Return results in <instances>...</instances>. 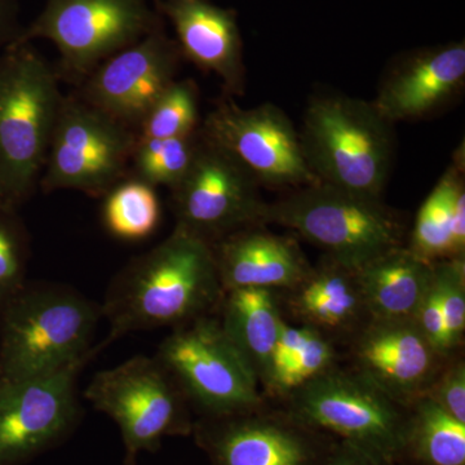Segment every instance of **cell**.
I'll return each mask as SVG.
<instances>
[{
  "instance_id": "cell-11",
  "label": "cell",
  "mask_w": 465,
  "mask_h": 465,
  "mask_svg": "<svg viewBox=\"0 0 465 465\" xmlns=\"http://www.w3.org/2000/svg\"><path fill=\"white\" fill-rule=\"evenodd\" d=\"M200 131L207 142L246 168L262 188L295 191L320 183L308 166L299 131L273 104L241 108L223 101Z\"/></svg>"
},
{
  "instance_id": "cell-5",
  "label": "cell",
  "mask_w": 465,
  "mask_h": 465,
  "mask_svg": "<svg viewBox=\"0 0 465 465\" xmlns=\"http://www.w3.org/2000/svg\"><path fill=\"white\" fill-rule=\"evenodd\" d=\"M64 97L50 64L17 43L0 65V195L24 200L45 170Z\"/></svg>"
},
{
  "instance_id": "cell-8",
  "label": "cell",
  "mask_w": 465,
  "mask_h": 465,
  "mask_svg": "<svg viewBox=\"0 0 465 465\" xmlns=\"http://www.w3.org/2000/svg\"><path fill=\"white\" fill-rule=\"evenodd\" d=\"M295 393V414L341 437L374 465H393L405 451L406 420L396 401L360 374L330 371Z\"/></svg>"
},
{
  "instance_id": "cell-31",
  "label": "cell",
  "mask_w": 465,
  "mask_h": 465,
  "mask_svg": "<svg viewBox=\"0 0 465 465\" xmlns=\"http://www.w3.org/2000/svg\"><path fill=\"white\" fill-rule=\"evenodd\" d=\"M427 396L437 403L452 418L465 424V365L463 361L449 367L439 381H432Z\"/></svg>"
},
{
  "instance_id": "cell-19",
  "label": "cell",
  "mask_w": 465,
  "mask_h": 465,
  "mask_svg": "<svg viewBox=\"0 0 465 465\" xmlns=\"http://www.w3.org/2000/svg\"><path fill=\"white\" fill-rule=\"evenodd\" d=\"M242 415L213 418L198 432L213 465H311V449L298 433Z\"/></svg>"
},
{
  "instance_id": "cell-1",
  "label": "cell",
  "mask_w": 465,
  "mask_h": 465,
  "mask_svg": "<svg viewBox=\"0 0 465 465\" xmlns=\"http://www.w3.org/2000/svg\"><path fill=\"white\" fill-rule=\"evenodd\" d=\"M210 242L183 226L133 260L106 292L101 314L109 336L99 351L134 331L179 327L208 316L224 296Z\"/></svg>"
},
{
  "instance_id": "cell-27",
  "label": "cell",
  "mask_w": 465,
  "mask_h": 465,
  "mask_svg": "<svg viewBox=\"0 0 465 465\" xmlns=\"http://www.w3.org/2000/svg\"><path fill=\"white\" fill-rule=\"evenodd\" d=\"M198 90L193 81H174L140 124L139 139L186 137L200 130Z\"/></svg>"
},
{
  "instance_id": "cell-21",
  "label": "cell",
  "mask_w": 465,
  "mask_h": 465,
  "mask_svg": "<svg viewBox=\"0 0 465 465\" xmlns=\"http://www.w3.org/2000/svg\"><path fill=\"white\" fill-rule=\"evenodd\" d=\"M223 330L259 381H268L275 342L284 321L274 293L268 289L225 291L222 300Z\"/></svg>"
},
{
  "instance_id": "cell-22",
  "label": "cell",
  "mask_w": 465,
  "mask_h": 465,
  "mask_svg": "<svg viewBox=\"0 0 465 465\" xmlns=\"http://www.w3.org/2000/svg\"><path fill=\"white\" fill-rule=\"evenodd\" d=\"M295 289L293 308L314 329H347L366 312L356 271L329 256Z\"/></svg>"
},
{
  "instance_id": "cell-33",
  "label": "cell",
  "mask_w": 465,
  "mask_h": 465,
  "mask_svg": "<svg viewBox=\"0 0 465 465\" xmlns=\"http://www.w3.org/2000/svg\"><path fill=\"white\" fill-rule=\"evenodd\" d=\"M327 465H374L366 457H363L361 452H358L356 449L351 446L344 445L341 446L335 454L330 459Z\"/></svg>"
},
{
  "instance_id": "cell-12",
  "label": "cell",
  "mask_w": 465,
  "mask_h": 465,
  "mask_svg": "<svg viewBox=\"0 0 465 465\" xmlns=\"http://www.w3.org/2000/svg\"><path fill=\"white\" fill-rule=\"evenodd\" d=\"M260 188L246 168L201 134L191 168L171 189L177 225L213 244L262 224L266 203Z\"/></svg>"
},
{
  "instance_id": "cell-2",
  "label": "cell",
  "mask_w": 465,
  "mask_h": 465,
  "mask_svg": "<svg viewBox=\"0 0 465 465\" xmlns=\"http://www.w3.org/2000/svg\"><path fill=\"white\" fill-rule=\"evenodd\" d=\"M101 307L61 284L23 286L0 304V384L92 360Z\"/></svg>"
},
{
  "instance_id": "cell-7",
  "label": "cell",
  "mask_w": 465,
  "mask_h": 465,
  "mask_svg": "<svg viewBox=\"0 0 465 465\" xmlns=\"http://www.w3.org/2000/svg\"><path fill=\"white\" fill-rule=\"evenodd\" d=\"M155 358L211 418L247 414L260 403L258 378L215 318L174 327Z\"/></svg>"
},
{
  "instance_id": "cell-30",
  "label": "cell",
  "mask_w": 465,
  "mask_h": 465,
  "mask_svg": "<svg viewBox=\"0 0 465 465\" xmlns=\"http://www.w3.org/2000/svg\"><path fill=\"white\" fill-rule=\"evenodd\" d=\"M24 246L8 223L0 219V304L24 286Z\"/></svg>"
},
{
  "instance_id": "cell-26",
  "label": "cell",
  "mask_w": 465,
  "mask_h": 465,
  "mask_svg": "<svg viewBox=\"0 0 465 465\" xmlns=\"http://www.w3.org/2000/svg\"><path fill=\"white\" fill-rule=\"evenodd\" d=\"M201 131L173 139H139L134 145L133 162L136 179L154 186L173 189L188 173L198 146Z\"/></svg>"
},
{
  "instance_id": "cell-32",
  "label": "cell",
  "mask_w": 465,
  "mask_h": 465,
  "mask_svg": "<svg viewBox=\"0 0 465 465\" xmlns=\"http://www.w3.org/2000/svg\"><path fill=\"white\" fill-rule=\"evenodd\" d=\"M418 329L430 342L434 351L440 357L448 356L450 349L446 339L445 318H443L442 304L439 286H437L434 274L430 289L421 300L414 318H412Z\"/></svg>"
},
{
  "instance_id": "cell-6",
  "label": "cell",
  "mask_w": 465,
  "mask_h": 465,
  "mask_svg": "<svg viewBox=\"0 0 465 465\" xmlns=\"http://www.w3.org/2000/svg\"><path fill=\"white\" fill-rule=\"evenodd\" d=\"M84 397L121 430L125 464L155 451L164 437L191 430L185 394L154 357L136 356L92 378Z\"/></svg>"
},
{
  "instance_id": "cell-9",
  "label": "cell",
  "mask_w": 465,
  "mask_h": 465,
  "mask_svg": "<svg viewBox=\"0 0 465 465\" xmlns=\"http://www.w3.org/2000/svg\"><path fill=\"white\" fill-rule=\"evenodd\" d=\"M162 27L148 0H47L18 39L56 45L67 74L87 78L100 64Z\"/></svg>"
},
{
  "instance_id": "cell-24",
  "label": "cell",
  "mask_w": 465,
  "mask_h": 465,
  "mask_svg": "<svg viewBox=\"0 0 465 465\" xmlns=\"http://www.w3.org/2000/svg\"><path fill=\"white\" fill-rule=\"evenodd\" d=\"M407 448L427 465H465V424L420 394L406 421Z\"/></svg>"
},
{
  "instance_id": "cell-15",
  "label": "cell",
  "mask_w": 465,
  "mask_h": 465,
  "mask_svg": "<svg viewBox=\"0 0 465 465\" xmlns=\"http://www.w3.org/2000/svg\"><path fill=\"white\" fill-rule=\"evenodd\" d=\"M465 84V42L401 54L382 76L375 108L391 124L418 121L448 108Z\"/></svg>"
},
{
  "instance_id": "cell-10",
  "label": "cell",
  "mask_w": 465,
  "mask_h": 465,
  "mask_svg": "<svg viewBox=\"0 0 465 465\" xmlns=\"http://www.w3.org/2000/svg\"><path fill=\"white\" fill-rule=\"evenodd\" d=\"M136 140L130 127L84 100L64 99L45 159L43 188L106 194L133 159Z\"/></svg>"
},
{
  "instance_id": "cell-34",
  "label": "cell",
  "mask_w": 465,
  "mask_h": 465,
  "mask_svg": "<svg viewBox=\"0 0 465 465\" xmlns=\"http://www.w3.org/2000/svg\"><path fill=\"white\" fill-rule=\"evenodd\" d=\"M7 21V7H5V0H0V33L3 32Z\"/></svg>"
},
{
  "instance_id": "cell-4",
  "label": "cell",
  "mask_w": 465,
  "mask_h": 465,
  "mask_svg": "<svg viewBox=\"0 0 465 465\" xmlns=\"http://www.w3.org/2000/svg\"><path fill=\"white\" fill-rule=\"evenodd\" d=\"M264 223L286 226L326 251V256L360 268L382 253L403 246L405 225L381 198L316 183L290 191L266 203Z\"/></svg>"
},
{
  "instance_id": "cell-16",
  "label": "cell",
  "mask_w": 465,
  "mask_h": 465,
  "mask_svg": "<svg viewBox=\"0 0 465 465\" xmlns=\"http://www.w3.org/2000/svg\"><path fill=\"white\" fill-rule=\"evenodd\" d=\"M354 354L358 374L396 402L427 391L440 357L412 320H372Z\"/></svg>"
},
{
  "instance_id": "cell-14",
  "label": "cell",
  "mask_w": 465,
  "mask_h": 465,
  "mask_svg": "<svg viewBox=\"0 0 465 465\" xmlns=\"http://www.w3.org/2000/svg\"><path fill=\"white\" fill-rule=\"evenodd\" d=\"M183 54L162 27L100 64L84 79L82 100L127 127H139L176 81Z\"/></svg>"
},
{
  "instance_id": "cell-13",
  "label": "cell",
  "mask_w": 465,
  "mask_h": 465,
  "mask_svg": "<svg viewBox=\"0 0 465 465\" xmlns=\"http://www.w3.org/2000/svg\"><path fill=\"white\" fill-rule=\"evenodd\" d=\"M90 360L54 374L0 384V465H20L64 440L78 424V378Z\"/></svg>"
},
{
  "instance_id": "cell-28",
  "label": "cell",
  "mask_w": 465,
  "mask_h": 465,
  "mask_svg": "<svg viewBox=\"0 0 465 465\" xmlns=\"http://www.w3.org/2000/svg\"><path fill=\"white\" fill-rule=\"evenodd\" d=\"M335 351L314 327L308 326L302 344L280 372L272 376L266 384L275 393H291L304 387L309 381L330 371Z\"/></svg>"
},
{
  "instance_id": "cell-3",
  "label": "cell",
  "mask_w": 465,
  "mask_h": 465,
  "mask_svg": "<svg viewBox=\"0 0 465 465\" xmlns=\"http://www.w3.org/2000/svg\"><path fill=\"white\" fill-rule=\"evenodd\" d=\"M305 159L318 182L381 198L394 159V124L372 101L318 94L299 131Z\"/></svg>"
},
{
  "instance_id": "cell-18",
  "label": "cell",
  "mask_w": 465,
  "mask_h": 465,
  "mask_svg": "<svg viewBox=\"0 0 465 465\" xmlns=\"http://www.w3.org/2000/svg\"><path fill=\"white\" fill-rule=\"evenodd\" d=\"M256 226L213 243L223 290L295 289L311 266L295 242Z\"/></svg>"
},
{
  "instance_id": "cell-20",
  "label": "cell",
  "mask_w": 465,
  "mask_h": 465,
  "mask_svg": "<svg viewBox=\"0 0 465 465\" xmlns=\"http://www.w3.org/2000/svg\"><path fill=\"white\" fill-rule=\"evenodd\" d=\"M356 277L372 320H412L432 282L433 262L401 246L360 266Z\"/></svg>"
},
{
  "instance_id": "cell-17",
  "label": "cell",
  "mask_w": 465,
  "mask_h": 465,
  "mask_svg": "<svg viewBox=\"0 0 465 465\" xmlns=\"http://www.w3.org/2000/svg\"><path fill=\"white\" fill-rule=\"evenodd\" d=\"M158 9L173 24L183 57L219 76L229 94H243V43L232 9L208 0H162Z\"/></svg>"
},
{
  "instance_id": "cell-25",
  "label": "cell",
  "mask_w": 465,
  "mask_h": 465,
  "mask_svg": "<svg viewBox=\"0 0 465 465\" xmlns=\"http://www.w3.org/2000/svg\"><path fill=\"white\" fill-rule=\"evenodd\" d=\"M161 220V203L149 183L134 179L108 192L104 204V222L115 237L139 241L148 237Z\"/></svg>"
},
{
  "instance_id": "cell-23",
  "label": "cell",
  "mask_w": 465,
  "mask_h": 465,
  "mask_svg": "<svg viewBox=\"0 0 465 465\" xmlns=\"http://www.w3.org/2000/svg\"><path fill=\"white\" fill-rule=\"evenodd\" d=\"M464 146L442 173L439 183L421 204L407 244L419 258L430 262L454 258L452 210L458 193L464 188Z\"/></svg>"
},
{
  "instance_id": "cell-29",
  "label": "cell",
  "mask_w": 465,
  "mask_h": 465,
  "mask_svg": "<svg viewBox=\"0 0 465 465\" xmlns=\"http://www.w3.org/2000/svg\"><path fill=\"white\" fill-rule=\"evenodd\" d=\"M439 286L446 339L450 351L458 347L465 331V260L452 258L433 262Z\"/></svg>"
}]
</instances>
